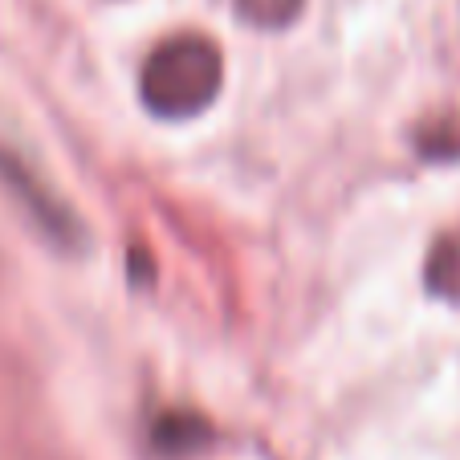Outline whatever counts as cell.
<instances>
[{"mask_svg":"<svg viewBox=\"0 0 460 460\" xmlns=\"http://www.w3.org/2000/svg\"><path fill=\"white\" fill-rule=\"evenodd\" d=\"M225 82V61L208 37L180 33L164 41L143 66V102L159 119H191L212 106Z\"/></svg>","mask_w":460,"mask_h":460,"instance_id":"obj_1","label":"cell"},{"mask_svg":"<svg viewBox=\"0 0 460 460\" xmlns=\"http://www.w3.org/2000/svg\"><path fill=\"white\" fill-rule=\"evenodd\" d=\"M208 436H212L208 424L200 416H191V411H167L155 428V444L164 452H172V456H183V452L208 444Z\"/></svg>","mask_w":460,"mask_h":460,"instance_id":"obj_2","label":"cell"},{"mask_svg":"<svg viewBox=\"0 0 460 460\" xmlns=\"http://www.w3.org/2000/svg\"><path fill=\"white\" fill-rule=\"evenodd\" d=\"M428 289L460 302V236H444L428 257Z\"/></svg>","mask_w":460,"mask_h":460,"instance_id":"obj_3","label":"cell"},{"mask_svg":"<svg viewBox=\"0 0 460 460\" xmlns=\"http://www.w3.org/2000/svg\"><path fill=\"white\" fill-rule=\"evenodd\" d=\"M241 21L257 29H286L302 13V0H233Z\"/></svg>","mask_w":460,"mask_h":460,"instance_id":"obj_4","label":"cell"}]
</instances>
